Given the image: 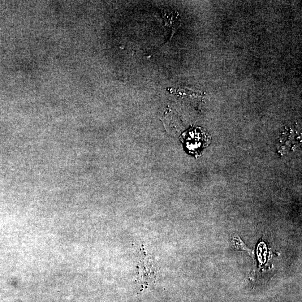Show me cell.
I'll return each mask as SVG.
<instances>
[{
  "mask_svg": "<svg viewBox=\"0 0 302 302\" xmlns=\"http://www.w3.org/2000/svg\"><path fill=\"white\" fill-rule=\"evenodd\" d=\"M180 139L186 146L189 153L197 156L211 142V137L209 134L200 127L189 129L182 134Z\"/></svg>",
  "mask_w": 302,
  "mask_h": 302,
  "instance_id": "cell-1",
  "label": "cell"
}]
</instances>
